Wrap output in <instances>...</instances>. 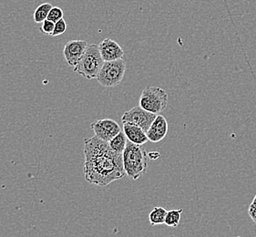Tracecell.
Masks as SVG:
<instances>
[{
	"label": "cell",
	"mask_w": 256,
	"mask_h": 237,
	"mask_svg": "<svg viewBox=\"0 0 256 237\" xmlns=\"http://www.w3.org/2000/svg\"><path fill=\"white\" fill-rule=\"evenodd\" d=\"M84 174L88 182L105 187L126 176L122 154L115 152L108 142L97 136L84 140Z\"/></svg>",
	"instance_id": "cell-1"
},
{
	"label": "cell",
	"mask_w": 256,
	"mask_h": 237,
	"mask_svg": "<svg viewBox=\"0 0 256 237\" xmlns=\"http://www.w3.org/2000/svg\"><path fill=\"white\" fill-rule=\"evenodd\" d=\"M123 167L126 176L132 180H138L148 168V152L140 145L128 140L122 154Z\"/></svg>",
	"instance_id": "cell-2"
},
{
	"label": "cell",
	"mask_w": 256,
	"mask_h": 237,
	"mask_svg": "<svg viewBox=\"0 0 256 237\" xmlns=\"http://www.w3.org/2000/svg\"><path fill=\"white\" fill-rule=\"evenodd\" d=\"M104 62L100 52L98 45H88L82 60L78 63L77 66L74 68V72L78 73L87 80L97 78Z\"/></svg>",
	"instance_id": "cell-3"
},
{
	"label": "cell",
	"mask_w": 256,
	"mask_h": 237,
	"mask_svg": "<svg viewBox=\"0 0 256 237\" xmlns=\"http://www.w3.org/2000/svg\"><path fill=\"white\" fill-rule=\"evenodd\" d=\"M168 104V94L164 88L148 86L144 88L140 98V107L148 112L158 114L162 112Z\"/></svg>",
	"instance_id": "cell-4"
},
{
	"label": "cell",
	"mask_w": 256,
	"mask_h": 237,
	"mask_svg": "<svg viewBox=\"0 0 256 237\" xmlns=\"http://www.w3.org/2000/svg\"><path fill=\"white\" fill-rule=\"evenodd\" d=\"M126 72V63L122 60L105 62L98 75V82L105 88H112L122 82Z\"/></svg>",
	"instance_id": "cell-5"
},
{
	"label": "cell",
	"mask_w": 256,
	"mask_h": 237,
	"mask_svg": "<svg viewBox=\"0 0 256 237\" xmlns=\"http://www.w3.org/2000/svg\"><path fill=\"white\" fill-rule=\"evenodd\" d=\"M156 117H157V114H150L142 107L137 106L130 108V110L123 114L122 122V124L128 122V124L137 125L144 130V132H147V130L150 127V125L154 122Z\"/></svg>",
	"instance_id": "cell-6"
},
{
	"label": "cell",
	"mask_w": 256,
	"mask_h": 237,
	"mask_svg": "<svg viewBox=\"0 0 256 237\" xmlns=\"http://www.w3.org/2000/svg\"><path fill=\"white\" fill-rule=\"evenodd\" d=\"M90 128L94 132L95 136H97L98 139L102 140L106 142H108L122 132L120 124L112 118L98 120L92 124Z\"/></svg>",
	"instance_id": "cell-7"
},
{
	"label": "cell",
	"mask_w": 256,
	"mask_h": 237,
	"mask_svg": "<svg viewBox=\"0 0 256 237\" xmlns=\"http://www.w3.org/2000/svg\"><path fill=\"white\" fill-rule=\"evenodd\" d=\"M88 45V42L85 40H70L65 44L63 54L70 67L77 66L85 53Z\"/></svg>",
	"instance_id": "cell-8"
},
{
	"label": "cell",
	"mask_w": 256,
	"mask_h": 237,
	"mask_svg": "<svg viewBox=\"0 0 256 237\" xmlns=\"http://www.w3.org/2000/svg\"><path fill=\"white\" fill-rule=\"evenodd\" d=\"M100 52L104 62H113L124 57V50L118 42L112 38H105L98 44Z\"/></svg>",
	"instance_id": "cell-9"
},
{
	"label": "cell",
	"mask_w": 256,
	"mask_h": 237,
	"mask_svg": "<svg viewBox=\"0 0 256 237\" xmlns=\"http://www.w3.org/2000/svg\"><path fill=\"white\" fill-rule=\"evenodd\" d=\"M169 130V124L167 120L162 115H157L154 122L147 130V136L150 142H159L166 137Z\"/></svg>",
	"instance_id": "cell-10"
},
{
	"label": "cell",
	"mask_w": 256,
	"mask_h": 237,
	"mask_svg": "<svg viewBox=\"0 0 256 237\" xmlns=\"http://www.w3.org/2000/svg\"><path fill=\"white\" fill-rule=\"evenodd\" d=\"M123 132L126 135L128 140L134 144L142 146V145L145 144L148 140L146 132H144V130L137 125L125 122V124H123Z\"/></svg>",
	"instance_id": "cell-11"
},
{
	"label": "cell",
	"mask_w": 256,
	"mask_h": 237,
	"mask_svg": "<svg viewBox=\"0 0 256 237\" xmlns=\"http://www.w3.org/2000/svg\"><path fill=\"white\" fill-rule=\"evenodd\" d=\"M127 140L128 139L124 134V132H120L113 139L108 142V145L115 152H117L118 154H122L124 150L127 146V142H128Z\"/></svg>",
	"instance_id": "cell-12"
},
{
	"label": "cell",
	"mask_w": 256,
	"mask_h": 237,
	"mask_svg": "<svg viewBox=\"0 0 256 237\" xmlns=\"http://www.w3.org/2000/svg\"><path fill=\"white\" fill-rule=\"evenodd\" d=\"M167 210L162 206L154 207L148 214V221L152 226L164 224L167 214Z\"/></svg>",
	"instance_id": "cell-13"
},
{
	"label": "cell",
	"mask_w": 256,
	"mask_h": 237,
	"mask_svg": "<svg viewBox=\"0 0 256 237\" xmlns=\"http://www.w3.org/2000/svg\"><path fill=\"white\" fill-rule=\"evenodd\" d=\"M53 6L50 3H43L40 6H38L33 15L34 21L36 23H42L48 20V16Z\"/></svg>",
	"instance_id": "cell-14"
},
{
	"label": "cell",
	"mask_w": 256,
	"mask_h": 237,
	"mask_svg": "<svg viewBox=\"0 0 256 237\" xmlns=\"http://www.w3.org/2000/svg\"><path fill=\"white\" fill-rule=\"evenodd\" d=\"M182 212H184L182 209H174V210L167 212L164 224H166L167 226L170 227L178 226L180 221V216H182Z\"/></svg>",
	"instance_id": "cell-15"
},
{
	"label": "cell",
	"mask_w": 256,
	"mask_h": 237,
	"mask_svg": "<svg viewBox=\"0 0 256 237\" xmlns=\"http://www.w3.org/2000/svg\"><path fill=\"white\" fill-rule=\"evenodd\" d=\"M63 15H64V13H63V10H62L60 8L53 6L50 11V13H48V20H52L54 23H56L58 21H60L63 18Z\"/></svg>",
	"instance_id": "cell-16"
},
{
	"label": "cell",
	"mask_w": 256,
	"mask_h": 237,
	"mask_svg": "<svg viewBox=\"0 0 256 237\" xmlns=\"http://www.w3.org/2000/svg\"><path fill=\"white\" fill-rule=\"evenodd\" d=\"M66 30H67V22L64 18H62L60 20L55 23V28H54V30H53L52 36H60L62 34H64Z\"/></svg>",
	"instance_id": "cell-17"
},
{
	"label": "cell",
	"mask_w": 256,
	"mask_h": 237,
	"mask_svg": "<svg viewBox=\"0 0 256 237\" xmlns=\"http://www.w3.org/2000/svg\"><path fill=\"white\" fill-rule=\"evenodd\" d=\"M55 28V23L52 22V20H46L44 22H42V25L40 26V31L42 33L46 34V35H50L52 36L53 30Z\"/></svg>",
	"instance_id": "cell-18"
},
{
	"label": "cell",
	"mask_w": 256,
	"mask_h": 237,
	"mask_svg": "<svg viewBox=\"0 0 256 237\" xmlns=\"http://www.w3.org/2000/svg\"><path fill=\"white\" fill-rule=\"evenodd\" d=\"M248 214L249 216L251 217L252 220L256 224V204L252 202L249 206V210H248Z\"/></svg>",
	"instance_id": "cell-19"
},
{
	"label": "cell",
	"mask_w": 256,
	"mask_h": 237,
	"mask_svg": "<svg viewBox=\"0 0 256 237\" xmlns=\"http://www.w3.org/2000/svg\"><path fill=\"white\" fill-rule=\"evenodd\" d=\"M148 159L150 160H156L160 158V152H148Z\"/></svg>",
	"instance_id": "cell-20"
},
{
	"label": "cell",
	"mask_w": 256,
	"mask_h": 237,
	"mask_svg": "<svg viewBox=\"0 0 256 237\" xmlns=\"http://www.w3.org/2000/svg\"><path fill=\"white\" fill-rule=\"evenodd\" d=\"M252 204H256V196H254V200H252Z\"/></svg>",
	"instance_id": "cell-21"
}]
</instances>
